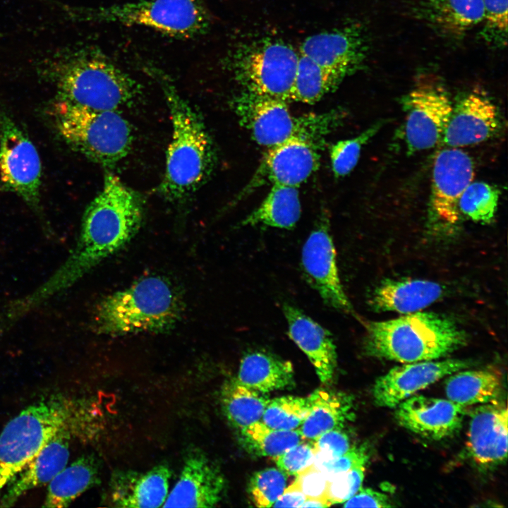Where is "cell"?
Wrapping results in <instances>:
<instances>
[{"instance_id":"cell-2","label":"cell","mask_w":508,"mask_h":508,"mask_svg":"<svg viewBox=\"0 0 508 508\" xmlns=\"http://www.w3.org/2000/svg\"><path fill=\"white\" fill-rule=\"evenodd\" d=\"M97 412L87 401L64 395L39 400L10 420L0 433V492L59 433L94 435Z\"/></svg>"},{"instance_id":"cell-1","label":"cell","mask_w":508,"mask_h":508,"mask_svg":"<svg viewBox=\"0 0 508 508\" xmlns=\"http://www.w3.org/2000/svg\"><path fill=\"white\" fill-rule=\"evenodd\" d=\"M143 217L140 195L118 176L107 171L102 189L84 212L72 251L45 282L30 292L32 302L42 305L125 247L138 232Z\"/></svg>"},{"instance_id":"cell-33","label":"cell","mask_w":508,"mask_h":508,"mask_svg":"<svg viewBox=\"0 0 508 508\" xmlns=\"http://www.w3.org/2000/svg\"><path fill=\"white\" fill-rule=\"evenodd\" d=\"M343 78L337 73L299 54L290 99L315 103L336 88Z\"/></svg>"},{"instance_id":"cell-45","label":"cell","mask_w":508,"mask_h":508,"mask_svg":"<svg viewBox=\"0 0 508 508\" xmlns=\"http://www.w3.org/2000/svg\"><path fill=\"white\" fill-rule=\"evenodd\" d=\"M344 507H391L392 504L387 495L370 488H360L359 490L343 504Z\"/></svg>"},{"instance_id":"cell-22","label":"cell","mask_w":508,"mask_h":508,"mask_svg":"<svg viewBox=\"0 0 508 508\" xmlns=\"http://www.w3.org/2000/svg\"><path fill=\"white\" fill-rule=\"evenodd\" d=\"M300 50V54L344 78L361 66L366 57L367 43L359 29L348 28L310 36Z\"/></svg>"},{"instance_id":"cell-19","label":"cell","mask_w":508,"mask_h":508,"mask_svg":"<svg viewBox=\"0 0 508 508\" xmlns=\"http://www.w3.org/2000/svg\"><path fill=\"white\" fill-rule=\"evenodd\" d=\"M466 448L468 456L480 468L503 463L507 456L508 412L495 401L480 404L471 413Z\"/></svg>"},{"instance_id":"cell-21","label":"cell","mask_w":508,"mask_h":508,"mask_svg":"<svg viewBox=\"0 0 508 508\" xmlns=\"http://www.w3.org/2000/svg\"><path fill=\"white\" fill-rule=\"evenodd\" d=\"M170 477L169 466L163 464L144 472L116 470L109 482L107 502L115 507H162L169 494Z\"/></svg>"},{"instance_id":"cell-38","label":"cell","mask_w":508,"mask_h":508,"mask_svg":"<svg viewBox=\"0 0 508 508\" xmlns=\"http://www.w3.org/2000/svg\"><path fill=\"white\" fill-rule=\"evenodd\" d=\"M286 487V474L279 468H268L255 473L249 483V492L258 507H271Z\"/></svg>"},{"instance_id":"cell-39","label":"cell","mask_w":508,"mask_h":508,"mask_svg":"<svg viewBox=\"0 0 508 508\" xmlns=\"http://www.w3.org/2000/svg\"><path fill=\"white\" fill-rule=\"evenodd\" d=\"M508 0H483L482 38L490 45L503 48L507 44Z\"/></svg>"},{"instance_id":"cell-29","label":"cell","mask_w":508,"mask_h":508,"mask_svg":"<svg viewBox=\"0 0 508 508\" xmlns=\"http://www.w3.org/2000/svg\"><path fill=\"white\" fill-rule=\"evenodd\" d=\"M98 480L99 470L95 458L90 455L81 456L49 481L42 507H66Z\"/></svg>"},{"instance_id":"cell-12","label":"cell","mask_w":508,"mask_h":508,"mask_svg":"<svg viewBox=\"0 0 508 508\" xmlns=\"http://www.w3.org/2000/svg\"><path fill=\"white\" fill-rule=\"evenodd\" d=\"M408 153L433 147L442 140L452 111L446 88L440 83H418L401 99Z\"/></svg>"},{"instance_id":"cell-20","label":"cell","mask_w":508,"mask_h":508,"mask_svg":"<svg viewBox=\"0 0 508 508\" xmlns=\"http://www.w3.org/2000/svg\"><path fill=\"white\" fill-rule=\"evenodd\" d=\"M395 418L404 428L425 438L439 440L461 428L465 406L450 400L412 395L396 407Z\"/></svg>"},{"instance_id":"cell-14","label":"cell","mask_w":508,"mask_h":508,"mask_svg":"<svg viewBox=\"0 0 508 508\" xmlns=\"http://www.w3.org/2000/svg\"><path fill=\"white\" fill-rule=\"evenodd\" d=\"M470 365L468 360L449 358L395 366L376 380L373 387L374 402L378 406L395 408L418 391Z\"/></svg>"},{"instance_id":"cell-31","label":"cell","mask_w":508,"mask_h":508,"mask_svg":"<svg viewBox=\"0 0 508 508\" xmlns=\"http://www.w3.org/2000/svg\"><path fill=\"white\" fill-rule=\"evenodd\" d=\"M501 387L502 377L496 370H461L448 377L445 393L449 400L466 407L495 401Z\"/></svg>"},{"instance_id":"cell-24","label":"cell","mask_w":508,"mask_h":508,"mask_svg":"<svg viewBox=\"0 0 508 508\" xmlns=\"http://www.w3.org/2000/svg\"><path fill=\"white\" fill-rule=\"evenodd\" d=\"M289 336L306 355L322 382H329L337 367L336 346L331 333L302 310L283 306Z\"/></svg>"},{"instance_id":"cell-40","label":"cell","mask_w":508,"mask_h":508,"mask_svg":"<svg viewBox=\"0 0 508 508\" xmlns=\"http://www.w3.org/2000/svg\"><path fill=\"white\" fill-rule=\"evenodd\" d=\"M365 466H359L334 476L329 480L327 500L331 505L346 502L361 488Z\"/></svg>"},{"instance_id":"cell-3","label":"cell","mask_w":508,"mask_h":508,"mask_svg":"<svg viewBox=\"0 0 508 508\" xmlns=\"http://www.w3.org/2000/svg\"><path fill=\"white\" fill-rule=\"evenodd\" d=\"M41 69L55 87L56 99L87 109L118 111L141 94L133 78L92 49L59 51Z\"/></svg>"},{"instance_id":"cell-18","label":"cell","mask_w":508,"mask_h":508,"mask_svg":"<svg viewBox=\"0 0 508 508\" xmlns=\"http://www.w3.org/2000/svg\"><path fill=\"white\" fill-rule=\"evenodd\" d=\"M500 125L495 104L485 94L474 90L453 106L442 140L450 147L478 144L492 138Z\"/></svg>"},{"instance_id":"cell-8","label":"cell","mask_w":508,"mask_h":508,"mask_svg":"<svg viewBox=\"0 0 508 508\" xmlns=\"http://www.w3.org/2000/svg\"><path fill=\"white\" fill-rule=\"evenodd\" d=\"M286 101L246 92L234 102L241 123L268 148L294 138L317 143L339 123L338 112L295 116Z\"/></svg>"},{"instance_id":"cell-30","label":"cell","mask_w":508,"mask_h":508,"mask_svg":"<svg viewBox=\"0 0 508 508\" xmlns=\"http://www.w3.org/2000/svg\"><path fill=\"white\" fill-rule=\"evenodd\" d=\"M301 213L297 188L273 184L265 198L243 219L241 224L291 229L299 220Z\"/></svg>"},{"instance_id":"cell-46","label":"cell","mask_w":508,"mask_h":508,"mask_svg":"<svg viewBox=\"0 0 508 508\" xmlns=\"http://www.w3.org/2000/svg\"><path fill=\"white\" fill-rule=\"evenodd\" d=\"M306 500L297 484L294 482L286 487L283 493L272 505V507H301Z\"/></svg>"},{"instance_id":"cell-25","label":"cell","mask_w":508,"mask_h":508,"mask_svg":"<svg viewBox=\"0 0 508 508\" xmlns=\"http://www.w3.org/2000/svg\"><path fill=\"white\" fill-rule=\"evenodd\" d=\"M444 289L435 282L425 279H388L373 291L370 300L377 311L401 314L418 312L442 296Z\"/></svg>"},{"instance_id":"cell-5","label":"cell","mask_w":508,"mask_h":508,"mask_svg":"<svg viewBox=\"0 0 508 508\" xmlns=\"http://www.w3.org/2000/svg\"><path fill=\"white\" fill-rule=\"evenodd\" d=\"M365 351L369 356L403 363L437 360L461 348L466 332L450 318L415 312L366 322Z\"/></svg>"},{"instance_id":"cell-13","label":"cell","mask_w":508,"mask_h":508,"mask_svg":"<svg viewBox=\"0 0 508 508\" xmlns=\"http://www.w3.org/2000/svg\"><path fill=\"white\" fill-rule=\"evenodd\" d=\"M301 264L308 282L329 306L352 313L339 274L336 251L327 221L320 222L307 238Z\"/></svg>"},{"instance_id":"cell-41","label":"cell","mask_w":508,"mask_h":508,"mask_svg":"<svg viewBox=\"0 0 508 508\" xmlns=\"http://www.w3.org/2000/svg\"><path fill=\"white\" fill-rule=\"evenodd\" d=\"M315 451L312 441H304L290 447L274 459L281 471L286 475L296 476L313 463Z\"/></svg>"},{"instance_id":"cell-9","label":"cell","mask_w":508,"mask_h":508,"mask_svg":"<svg viewBox=\"0 0 508 508\" xmlns=\"http://www.w3.org/2000/svg\"><path fill=\"white\" fill-rule=\"evenodd\" d=\"M75 12L84 20L143 26L181 38L202 34L210 23L200 0H138Z\"/></svg>"},{"instance_id":"cell-36","label":"cell","mask_w":508,"mask_h":508,"mask_svg":"<svg viewBox=\"0 0 508 508\" xmlns=\"http://www.w3.org/2000/svg\"><path fill=\"white\" fill-rule=\"evenodd\" d=\"M309 410L308 397H276L269 400L261 421L274 429L296 430L308 416Z\"/></svg>"},{"instance_id":"cell-37","label":"cell","mask_w":508,"mask_h":508,"mask_svg":"<svg viewBox=\"0 0 508 508\" xmlns=\"http://www.w3.org/2000/svg\"><path fill=\"white\" fill-rule=\"evenodd\" d=\"M384 124L377 121L358 135L333 144L329 157L333 173L337 177L349 174L356 167L363 147L379 131Z\"/></svg>"},{"instance_id":"cell-27","label":"cell","mask_w":508,"mask_h":508,"mask_svg":"<svg viewBox=\"0 0 508 508\" xmlns=\"http://www.w3.org/2000/svg\"><path fill=\"white\" fill-rule=\"evenodd\" d=\"M308 398L309 413L298 428L304 440L313 441L327 431L341 428L353 416V400L349 395L316 389Z\"/></svg>"},{"instance_id":"cell-32","label":"cell","mask_w":508,"mask_h":508,"mask_svg":"<svg viewBox=\"0 0 508 508\" xmlns=\"http://www.w3.org/2000/svg\"><path fill=\"white\" fill-rule=\"evenodd\" d=\"M269 400L236 379L226 381L222 388L223 411L231 424L241 430L261 421Z\"/></svg>"},{"instance_id":"cell-11","label":"cell","mask_w":508,"mask_h":508,"mask_svg":"<svg viewBox=\"0 0 508 508\" xmlns=\"http://www.w3.org/2000/svg\"><path fill=\"white\" fill-rule=\"evenodd\" d=\"M298 58L284 43L265 42L238 58L236 73L247 92L286 101L291 99Z\"/></svg>"},{"instance_id":"cell-10","label":"cell","mask_w":508,"mask_h":508,"mask_svg":"<svg viewBox=\"0 0 508 508\" xmlns=\"http://www.w3.org/2000/svg\"><path fill=\"white\" fill-rule=\"evenodd\" d=\"M41 179V160L35 146L0 107V180L3 187L40 214Z\"/></svg>"},{"instance_id":"cell-35","label":"cell","mask_w":508,"mask_h":508,"mask_svg":"<svg viewBox=\"0 0 508 508\" xmlns=\"http://www.w3.org/2000/svg\"><path fill=\"white\" fill-rule=\"evenodd\" d=\"M500 191L497 187L483 181H472L461 195L458 211L469 219L487 224L497 211Z\"/></svg>"},{"instance_id":"cell-17","label":"cell","mask_w":508,"mask_h":508,"mask_svg":"<svg viewBox=\"0 0 508 508\" xmlns=\"http://www.w3.org/2000/svg\"><path fill=\"white\" fill-rule=\"evenodd\" d=\"M320 157L317 143L301 138L270 147L249 187L270 182L298 188L318 170Z\"/></svg>"},{"instance_id":"cell-16","label":"cell","mask_w":508,"mask_h":508,"mask_svg":"<svg viewBox=\"0 0 508 508\" xmlns=\"http://www.w3.org/2000/svg\"><path fill=\"white\" fill-rule=\"evenodd\" d=\"M225 480L203 452L191 449L184 458L179 478L162 507H213L222 499Z\"/></svg>"},{"instance_id":"cell-15","label":"cell","mask_w":508,"mask_h":508,"mask_svg":"<svg viewBox=\"0 0 508 508\" xmlns=\"http://www.w3.org/2000/svg\"><path fill=\"white\" fill-rule=\"evenodd\" d=\"M474 174L471 157L459 147H449L437 152L433 167L430 205L441 222H457L459 200Z\"/></svg>"},{"instance_id":"cell-6","label":"cell","mask_w":508,"mask_h":508,"mask_svg":"<svg viewBox=\"0 0 508 508\" xmlns=\"http://www.w3.org/2000/svg\"><path fill=\"white\" fill-rule=\"evenodd\" d=\"M183 306L168 280L145 277L99 301L92 313V328L111 336L166 332L180 321Z\"/></svg>"},{"instance_id":"cell-42","label":"cell","mask_w":508,"mask_h":508,"mask_svg":"<svg viewBox=\"0 0 508 508\" xmlns=\"http://www.w3.org/2000/svg\"><path fill=\"white\" fill-rule=\"evenodd\" d=\"M365 447H353L342 455L329 460H314L313 464L323 472L328 480L334 476L351 468L365 466L368 460Z\"/></svg>"},{"instance_id":"cell-28","label":"cell","mask_w":508,"mask_h":508,"mask_svg":"<svg viewBox=\"0 0 508 508\" xmlns=\"http://www.w3.org/2000/svg\"><path fill=\"white\" fill-rule=\"evenodd\" d=\"M238 381L260 393L292 387L294 368L291 362L263 351L247 353L241 361Z\"/></svg>"},{"instance_id":"cell-7","label":"cell","mask_w":508,"mask_h":508,"mask_svg":"<svg viewBox=\"0 0 508 508\" xmlns=\"http://www.w3.org/2000/svg\"><path fill=\"white\" fill-rule=\"evenodd\" d=\"M51 116L63 140L97 164L111 167L130 152L132 128L118 111L87 109L55 99Z\"/></svg>"},{"instance_id":"cell-44","label":"cell","mask_w":508,"mask_h":508,"mask_svg":"<svg viewBox=\"0 0 508 508\" xmlns=\"http://www.w3.org/2000/svg\"><path fill=\"white\" fill-rule=\"evenodd\" d=\"M296 477L294 482L306 498L327 501V491L329 480L325 474L318 468L313 463L300 471Z\"/></svg>"},{"instance_id":"cell-26","label":"cell","mask_w":508,"mask_h":508,"mask_svg":"<svg viewBox=\"0 0 508 508\" xmlns=\"http://www.w3.org/2000/svg\"><path fill=\"white\" fill-rule=\"evenodd\" d=\"M420 16L439 33L460 38L483 18V0H423Z\"/></svg>"},{"instance_id":"cell-23","label":"cell","mask_w":508,"mask_h":508,"mask_svg":"<svg viewBox=\"0 0 508 508\" xmlns=\"http://www.w3.org/2000/svg\"><path fill=\"white\" fill-rule=\"evenodd\" d=\"M75 437L77 435L70 430L56 434L6 485L0 507H11L28 491L48 484L66 466L70 441Z\"/></svg>"},{"instance_id":"cell-43","label":"cell","mask_w":508,"mask_h":508,"mask_svg":"<svg viewBox=\"0 0 508 508\" xmlns=\"http://www.w3.org/2000/svg\"><path fill=\"white\" fill-rule=\"evenodd\" d=\"M312 442L315 451L314 460L332 459L351 447L349 437L341 428L327 431Z\"/></svg>"},{"instance_id":"cell-4","label":"cell","mask_w":508,"mask_h":508,"mask_svg":"<svg viewBox=\"0 0 508 508\" xmlns=\"http://www.w3.org/2000/svg\"><path fill=\"white\" fill-rule=\"evenodd\" d=\"M146 69L162 87L171 121L159 191L169 200H181L198 190L209 178L215 163L214 147L200 115L169 78L154 67Z\"/></svg>"},{"instance_id":"cell-34","label":"cell","mask_w":508,"mask_h":508,"mask_svg":"<svg viewBox=\"0 0 508 508\" xmlns=\"http://www.w3.org/2000/svg\"><path fill=\"white\" fill-rule=\"evenodd\" d=\"M241 433L246 444L255 453L274 459L304 440L298 429H274L261 421L243 428Z\"/></svg>"},{"instance_id":"cell-47","label":"cell","mask_w":508,"mask_h":508,"mask_svg":"<svg viewBox=\"0 0 508 508\" xmlns=\"http://www.w3.org/2000/svg\"><path fill=\"white\" fill-rule=\"evenodd\" d=\"M331 505L327 500L306 498L301 507H327Z\"/></svg>"}]
</instances>
